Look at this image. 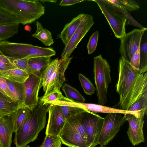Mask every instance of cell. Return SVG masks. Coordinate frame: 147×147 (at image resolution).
<instances>
[{
    "label": "cell",
    "instance_id": "obj_42",
    "mask_svg": "<svg viewBox=\"0 0 147 147\" xmlns=\"http://www.w3.org/2000/svg\"><path fill=\"white\" fill-rule=\"evenodd\" d=\"M129 63L134 68L138 70H139L140 65V47L132 56Z\"/></svg>",
    "mask_w": 147,
    "mask_h": 147
},
{
    "label": "cell",
    "instance_id": "obj_43",
    "mask_svg": "<svg viewBox=\"0 0 147 147\" xmlns=\"http://www.w3.org/2000/svg\"><path fill=\"white\" fill-rule=\"evenodd\" d=\"M83 0H62L59 4L60 6H70L84 1Z\"/></svg>",
    "mask_w": 147,
    "mask_h": 147
},
{
    "label": "cell",
    "instance_id": "obj_44",
    "mask_svg": "<svg viewBox=\"0 0 147 147\" xmlns=\"http://www.w3.org/2000/svg\"><path fill=\"white\" fill-rule=\"evenodd\" d=\"M41 1L43 3L45 2H53V3H56L57 2L56 0H40L39 1Z\"/></svg>",
    "mask_w": 147,
    "mask_h": 147
},
{
    "label": "cell",
    "instance_id": "obj_14",
    "mask_svg": "<svg viewBox=\"0 0 147 147\" xmlns=\"http://www.w3.org/2000/svg\"><path fill=\"white\" fill-rule=\"evenodd\" d=\"M61 104L62 105L77 107L85 110L96 113H121L124 115L131 114L139 116L141 111H131L121 110L99 104L84 102H77L65 100L61 101Z\"/></svg>",
    "mask_w": 147,
    "mask_h": 147
},
{
    "label": "cell",
    "instance_id": "obj_28",
    "mask_svg": "<svg viewBox=\"0 0 147 147\" xmlns=\"http://www.w3.org/2000/svg\"><path fill=\"white\" fill-rule=\"evenodd\" d=\"M62 86V90L66 98L75 102L84 103L85 102V98L76 89L67 84Z\"/></svg>",
    "mask_w": 147,
    "mask_h": 147
},
{
    "label": "cell",
    "instance_id": "obj_5",
    "mask_svg": "<svg viewBox=\"0 0 147 147\" xmlns=\"http://www.w3.org/2000/svg\"><path fill=\"white\" fill-rule=\"evenodd\" d=\"M93 75L98 104L104 105L107 102V94L111 82V67L101 55L94 58Z\"/></svg>",
    "mask_w": 147,
    "mask_h": 147
},
{
    "label": "cell",
    "instance_id": "obj_1",
    "mask_svg": "<svg viewBox=\"0 0 147 147\" xmlns=\"http://www.w3.org/2000/svg\"><path fill=\"white\" fill-rule=\"evenodd\" d=\"M118 73L116 87L119 100L115 107L128 111L141 95L147 94V73L136 69L121 57Z\"/></svg>",
    "mask_w": 147,
    "mask_h": 147
},
{
    "label": "cell",
    "instance_id": "obj_26",
    "mask_svg": "<svg viewBox=\"0 0 147 147\" xmlns=\"http://www.w3.org/2000/svg\"><path fill=\"white\" fill-rule=\"evenodd\" d=\"M147 30L143 33L140 47L139 70L143 72L147 71Z\"/></svg>",
    "mask_w": 147,
    "mask_h": 147
},
{
    "label": "cell",
    "instance_id": "obj_20",
    "mask_svg": "<svg viewBox=\"0 0 147 147\" xmlns=\"http://www.w3.org/2000/svg\"><path fill=\"white\" fill-rule=\"evenodd\" d=\"M18 109L17 102L0 92V116H10Z\"/></svg>",
    "mask_w": 147,
    "mask_h": 147
},
{
    "label": "cell",
    "instance_id": "obj_30",
    "mask_svg": "<svg viewBox=\"0 0 147 147\" xmlns=\"http://www.w3.org/2000/svg\"><path fill=\"white\" fill-rule=\"evenodd\" d=\"M20 24L0 26V40L4 41L18 32Z\"/></svg>",
    "mask_w": 147,
    "mask_h": 147
},
{
    "label": "cell",
    "instance_id": "obj_36",
    "mask_svg": "<svg viewBox=\"0 0 147 147\" xmlns=\"http://www.w3.org/2000/svg\"><path fill=\"white\" fill-rule=\"evenodd\" d=\"M59 106L65 118L83 113L86 110L73 106L60 105Z\"/></svg>",
    "mask_w": 147,
    "mask_h": 147
},
{
    "label": "cell",
    "instance_id": "obj_45",
    "mask_svg": "<svg viewBox=\"0 0 147 147\" xmlns=\"http://www.w3.org/2000/svg\"><path fill=\"white\" fill-rule=\"evenodd\" d=\"M0 92L4 94V95L6 96L5 93L3 92V91L1 89L0 87Z\"/></svg>",
    "mask_w": 147,
    "mask_h": 147
},
{
    "label": "cell",
    "instance_id": "obj_10",
    "mask_svg": "<svg viewBox=\"0 0 147 147\" xmlns=\"http://www.w3.org/2000/svg\"><path fill=\"white\" fill-rule=\"evenodd\" d=\"M25 107L32 111L38 104L39 91L42 86L41 76L29 74L28 78L22 84Z\"/></svg>",
    "mask_w": 147,
    "mask_h": 147
},
{
    "label": "cell",
    "instance_id": "obj_37",
    "mask_svg": "<svg viewBox=\"0 0 147 147\" xmlns=\"http://www.w3.org/2000/svg\"><path fill=\"white\" fill-rule=\"evenodd\" d=\"M9 58L11 63L17 68L26 71L29 74H33L32 70L29 66L28 64V60L29 59Z\"/></svg>",
    "mask_w": 147,
    "mask_h": 147
},
{
    "label": "cell",
    "instance_id": "obj_32",
    "mask_svg": "<svg viewBox=\"0 0 147 147\" xmlns=\"http://www.w3.org/2000/svg\"><path fill=\"white\" fill-rule=\"evenodd\" d=\"M78 78L84 92L87 95L94 94L96 88L90 80L81 74H79Z\"/></svg>",
    "mask_w": 147,
    "mask_h": 147
},
{
    "label": "cell",
    "instance_id": "obj_8",
    "mask_svg": "<svg viewBox=\"0 0 147 147\" xmlns=\"http://www.w3.org/2000/svg\"><path fill=\"white\" fill-rule=\"evenodd\" d=\"M146 30V28L134 29L120 38L119 52L121 57L129 63L132 56L139 48L142 36Z\"/></svg>",
    "mask_w": 147,
    "mask_h": 147
},
{
    "label": "cell",
    "instance_id": "obj_16",
    "mask_svg": "<svg viewBox=\"0 0 147 147\" xmlns=\"http://www.w3.org/2000/svg\"><path fill=\"white\" fill-rule=\"evenodd\" d=\"M72 58V57H71L67 59L61 58L60 59L59 65L51 79L47 90L44 94H47L53 89L60 90V88L65 81V72Z\"/></svg>",
    "mask_w": 147,
    "mask_h": 147
},
{
    "label": "cell",
    "instance_id": "obj_39",
    "mask_svg": "<svg viewBox=\"0 0 147 147\" xmlns=\"http://www.w3.org/2000/svg\"><path fill=\"white\" fill-rule=\"evenodd\" d=\"M17 68L0 51V71Z\"/></svg>",
    "mask_w": 147,
    "mask_h": 147
},
{
    "label": "cell",
    "instance_id": "obj_6",
    "mask_svg": "<svg viewBox=\"0 0 147 147\" xmlns=\"http://www.w3.org/2000/svg\"><path fill=\"white\" fill-rule=\"evenodd\" d=\"M96 3L104 15L115 36L121 38L125 34L126 18L118 7L108 0H92Z\"/></svg>",
    "mask_w": 147,
    "mask_h": 147
},
{
    "label": "cell",
    "instance_id": "obj_17",
    "mask_svg": "<svg viewBox=\"0 0 147 147\" xmlns=\"http://www.w3.org/2000/svg\"><path fill=\"white\" fill-rule=\"evenodd\" d=\"M14 132L11 116H0V143L1 147H11L12 135Z\"/></svg>",
    "mask_w": 147,
    "mask_h": 147
},
{
    "label": "cell",
    "instance_id": "obj_22",
    "mask_svg": "<svg viewBox=\"0 0 147 147\" xmlns=\"http://www.w3.org/2000/svg\"><path fill=\"white\" fill-rule=\"evenodd\" d=\"M60 63L58 58L52 61L43 72L41 76L42 86L45 93L46 92L53 75L58 68Z\"/></svg>",
    "mask_w": 147,
    "mask_h": 147
},
{
    "label": "cell",
    "instance_id": "obj_3",
    "mask_svg": "<svg viewBox=\"0 0 147 147\" xmlns=\"http://www.w3.org/2000/svg\"><path fill=\"white\" fill-rule=\"evenodd\" d=\"M0 7L23 25L32 23L44 14L45 7L39 1L0 0Z\"/></svg>",
    "mask_w": 147,
    "mask_h": 147
},
{
    "label": "cell",
    "instance_id": "obj_50",
    "mask_svg": "<svg viewBox=\"0 0 147 147\" xmlns=\"http://www.w3.org/2000/svg\"><path fill=\"white\" fill-rule=\"evenodd\" d=\"M0 41H1L0 40Z\"/></svg>",
    "mask_w": 147,
    "mask_h": 147
},
{
    "label": "cell",
    "instance_id": "obj_12",
    "mask_svg": "<svg viewBox=\"0 0 147 147\" xmlns=\"http://www.w3.org/2000/svg\"><path fill=\"white\" fill-rule=\"evenodd\" d=\"M147 111L144 110H141L139 116L131 114L126 115V121L129 124L127 134L130 141L133 146L145 141L143 129L144 117L147 114Z\"/></svg>",
    "mask_w": 147,
    "mask_h": 147
},
{
    "label": "cell",
    "instance_id": "obj_23",
    "mask_svg": "<svg viewBox=\"0 0 147 147\" xmlns=\"http://www.w3.org/2000/svg\"><path fill=\"white\" fill-rule=\"evenodd\" d=\"M36 30L32 36L40 40L46 46H50L54 43L51 32L42 26L41 23L36 22Z\"/></svg>",
    "mask_w": 147,
    "mask_h": 147
},
{
    "label": "cell",
    "instance_id": "obj_9",
    "mask_svg": "<svg viewBox=\"0 0 147 147\" xmlns=\"http://www.w3.org/2000/svg\"><path fill=\"white\" fill-rule=\"evenodd\" d=\"M87 138L91 147L97 145V142L100 134L104 118L96 113L86 111L82 114Z\"/></svg>",
    "mask_w": 147,
    "mask_h": 147
},
{
    "label": "cell",
    "instance_id": "obj_7",
    "mask_svg": "<svg viewBox=\"0 0 147 147\" xmlns=\"http://www.w3.org/2000/svg\"><path fill=\"white\" fill-rule=\"evenodd\" d=\"M109 113L104 118L102 128L97 142L100 146H107L112 141L126 121V115Z\"/></svg>",
    "mask_w": 147,
    "mask_h": 147
},
{
    "label": "cell",
    "instance_id": "obj_2",
    "mask_svg": "<svg viewBox=\"0 0 147 147\" xmlns=\"http://www.w3.org/2000/svg\"><path fill=\"white\" fill-rule=\"evenodd\" d=\"M49 106L50 104H44L39 100L37 105L30 111L24 123L15 132L16 147H25L37 138L39 134L45 127L46 114Z\"/></svg>",
    "mask_w": 147,
    "mask_h": 147
},
{
    "label": "cell",
    "instance_id": "obj_46",
    "mask_svg": "<svg viewBox=\"0 0 147 147\" xmlns=\"http://www.w3.org/2000/svg\"><path fill=\"white\" fill-rule=\"evenodd\" d=\"M106 147L105 146H100L99 147Z\"/></svg>",
    "mask_w": 147,
    "mask_h": 147
},
{
    "label": "cell",
    "instance_id": "obj_48",
    "mask_svg": "<svg viewBox=\"0 0 147 147\" xmlns=\"http://www.w3.org/2000/svg\"><path fill=\"white\" fill-rule=\"evenodd\" d=\"M0 147H1V146L0 145Z\"/></svg>",
    "mask_w": 147,
    "mask_h": 147
},
{
    "label": "cell",
    "instance_id": "obj_41",
    "mask_svg": "<svg viewBox=\"0 0 147 147\" xmlns=\"http://www.w3.org/2000/svg\"><path fill=\"white\" fill-rule=\"evenodd\" d=\"M0 87L7 96L16 102L9 90L7 83V79L1 76H0Z\"/></svg>",
    "mask_w": 147,
    "mask_h": 147
},
{
    "label": "cell",
    "instance_id": "obj_47",
    "mask_svg": "<svg viewBox=\"0 0 147 147\" xmlns=\"http://www.w3.org/2000/svg\"><path fill=\"white\" fill-rule=\"evenodd\" d=\"M25 147H30V146H29V145H27Z\"/></svg>",
    "mask_w": 147,
    "mask_h": 147
},
{
    "label": "cell",
    "instance_id": "obj_15",
    "mask_svg": "<svg viewBox=\"0 0 147 147\" xmlns=\"http://www.w3.org/2000/svg\"><path fill=\"white\" fill-rule=\"evenodd\" d=\"M62 143L70 147H91L87 140L66 123L59 135Z\"/></svg>",
    "mask_w": 147,
    "mask_h": 147
},
{
    "label": "cell",
    "instance_id": "obj_49",
    "mask_svg": "<svg viewBox=\"0 0 147 147\" xmlns=\"http://www.w3.org/2000/svg\"><path fill=\"white\" fill-rule=\"evenodd\" d=\"M0 145L1 146V145H0Z\"/></svg>",
    "mask_w": 147,
    "mask_h": 147
},
{
    "label": "cell",
    "instance_id": "obj_24",
    "mask_svg": "<svg viewBox=\"0 0 147 147\" xmlns=\"http://www.w3.org/2000/svg\"><path fill=\"white\" fill-rule=\"evenodd\" d=\"M30 111L27 107L20 108L11 115L14 132L22 126L27 119Z\"/></svg>",
    "mask_w": 147,
    "mask_h": 147
},
{
    "label": "cell",
    "instance_id": "obj_31",
    "mask_svg": "<svg viewBox=\"0 0 147 147\" xmlns=\"http://www.w3.org/2000/svg\"><path fill=\"white\" fill-rule=\"evenodd\" d=\"M117 7L127 12L138 9L140 6L136 1L132 0H108Z\"/></svg>",
    "mask_w": 147,
    "mask_h": 147
},
{
    "label": "cell",
    "instance_id": "obj_19",
    "mask_svg": "<svg viewBox=\"0 0 147 147\" xmlns=\"http://www.w3.org/2000/svg\"><path fill=\"white\" fill-rule=\"evenodd\" d=\"M0 76L7 80L22 84L28 78L29 74L24 70L16 68L0 71Z\"/></svg>",
    "mask_w": 147,
    "mask_h": 147
},
{
    "label": "cell",
    "instance_id": "obj_27",
    "mask_svg": "<svg viewBox=\"0 0 147 147\" xmlns=\"http://www.w3.org/2000/svg\"><path fill=\"white\" fill-rule=\"evenodd\" d=\"M83 113L72 116L66 119V123L87 140L82 118V114Z\"/></svg>",
    "mask_w": 147,
    "mask_h": 147
},
{
    "label": "cell",
    "instance_id": "obj_4",
    "mask_svg": "<svg viewBox=\"0 0 147 147\" xmlns=\"http://www.w3.org/2000/svg\"><path fill=\"white\" fill-rule=\"evenodd\" d=\"M0 51L9 58L22 59L39 57H50L56 54L51 48L43 47L31 44L0 41Z\"/></svg>",
    "mask_w": 147,
    "mask_h": 147
},
{
    "label": "cell",
    "instance_id": "obj_35",
    "mask_svg": "<svg viewBox=\"0 0 147 147\" xmlns=\"http://www.w3.org/2000/svg\"><path fill=\"white\" fill-rule=\"evenodd\" d=\"M143 110L147 111V94L141 95L131 106L128 111H138Z\"/></svg>",
    "mask_w": 147,
    "mask_h": 147
},
{
    "label": "cell",
    "instance_id": "obj_21",
    "mask_svg": "<svg viewBox=\"0 0 147 147\" xmlns=\"http://www.w3.org/2000/svg\"><path fill=\"white\" fill-rule=\"evenodd\" d=\"M51 58L50 57H39L29 59L28 64L33 71V74L41 76L43 72L51 62Z\"/></svg>",
    "mask_w": 147,
    "mask_h": 147
},
{
    "label": "cell",
    "instance_id": "obj_11",
    "mask_svg": "<svg viewBox=\"0 0 147 147\" xmlns=\"http://www.w3.org/2000/svg\"><path fill=\"white\" fill-rule=\"evenodd\" d=\"M92 16L85 14L84 17L67 44L65 45L61 55L62 59L70 57L71 53L83 38L94 24Z\"/></svg>",
    "mask_w": 147,
    "mask_h": 147
},
{
    "label": "cell",
    "instance_id": "obj_38",
    "mask_svg": "<svg viewBox=\"0 0 147 147\" xmlns=\"http://www.w3.org/2000/svg\"><path fill=\"white\" fill-rule=\"evenodd\" d=\"M98 37L99 32L98 31L94 32L90 37L87 46L89 54L92 53L96 50Z\"/></svg>",
    "mask_w": 147,
    "mask_h": 147
},
{
    "label": "cell",
    "instance_id": "obj_40",
    "mask_svg": "<svg viewBox=\"0 0 147 147\" xmlns=\"http://www.w3.org/2000/svg\"><path fill=\"white\" fill-rule=\"evenodd\" d=\"M118 7L126 18L128 24L132 25L139 28L140 29H143L145 28L135 20L128 12L119 7Z\"/></svg>",
    "mask_w": 147,
    "mask_h": 147
},
{
    "label": "cell",
    "instance_id": "obj_13",
    "mask_svg": "<svg viewBox=\"0 0 147 147\" xmlns=\"http://www.w3.org/2000/svg\"><path fill=\"white\" fill-rule=\"evenodd\" d=\"M48 112L46 135L59 136L65 123L66 119L59 105H50Z\"/></svg>",
    "mask_w": 147,
    "mask_h": 147
},
{
    "label": "cell",
    "instance_id": "obj_33",
    "mask_svg": "<svg viewBox=\"0 0 147 147\" xmlns=\"http://www.w3.org/2000/svg\"><path fill=\"white\" fill-rule=\"evenodd\" d=\"M20 23L18 20L9 12L0 7V26Z\"/></svg>",
    "mask_w": 147,
    "mask_h": 147
},
{
    "label": "cell",
    "instance_id": "obj_25",
    "mask_svg": "<svg viewBox=\"0 0 147 147\" xmlns=\"http://www.w3.org/2000/svg\"><path fill=\"white\" fill-rule=\"evenodd\" d=\"M7 83L13 96L18 104V109L25 108L24 105L22 84L14 82L7 80Z\"/></svg>",
    "mask_w": 147,
    "mask_h": 147
},
{
    "label": "cell",
    "instance_id": "obj_29",
    "mask_svg": "<svg viewBox=\"0 0 147 147\" xmlns=\"http://www.w3.org/2000/svg\"><path fill=\"white\" fill-rule=\"evenodd\" d=\"M38 99L44 104H50L52 102L59 100L72 101L63 96L60 90L56 89H53L43 96L38 97Z\"/></svg>",
    "mask_w": 147,
    "mask_h": 147
},
{
    "label": "cell",
    "instance_id": "obj_18",
    "mask_svg": "<svg viewBox=\"0 0 147 147\" xmlns=\"http://www.w3.org/2000/svg\"><path fill=\"white\" fill-rule=\"evenodd\" d=\"M85 14L81 13L66 24L63 30L58 36L65 45H66L83 20Z\"/></svg>",
    "mask_w": 147,
    "mask_h": 147
},
{
    "label": "cell",
    "instance_id": "obj_34",
    "mask_svg": "<svg viewBox=\"0 0 147 147\" xmlns=\"http://www.w3.org/2000/svg\"><path fill=\"white\" fill-rule=\"evenodd\" d=\"M61 143L59 136L47 135L39 147H61Z\"/></svg>",
    "mask_w": 147,
    "mask_h": 147
}]
</instances>
